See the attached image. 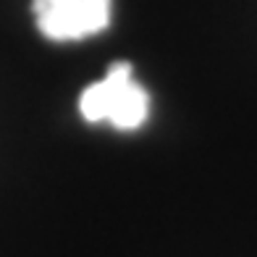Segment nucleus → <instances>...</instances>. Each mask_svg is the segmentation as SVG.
<instances>
[{
    "label": "nucleus",
    "mask_w": 257,
    "mask_h": 257,
    "mask_svg": "<svg viewBox=\"0 0 257 257\" xmlns=\"http://www.w3.org/2000/svg\"><path fill=\"white\" fill-rule=\"evenodd\" d=\"M32 11L48 40L71 42L110 27L113 0H32Z\"/></svg>",
    "instance_id": "f03ea898"
},
{
    "label": "nucleus",
    "mask_w": 257,
    "mask_h": 257,
    "mask_svg": "<svg viewBox=\"0 0 257 257\" xmlns=\"http://www.w3.org/2000/svg\"><path fill=\"white\" fill-rule=\"evenodd\" d=\"M79 110L89 123H110L118 132H134L147 121L150 95L134 79L132 63L115 61L100 81L81 92Z\"/></svg>",
    "instance_id": "f257e3e1"
}]
</instances>
